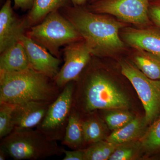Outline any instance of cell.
I'll use <instances>...</instances> for the list:
<instances>
[{"label": "cell", "instance_id": "277c9868", "mask_svg": "<svg viewBox=\"0 0 160 160\" xmlns=\"http://www.w3.org/2000/svg\"><path fill=\"white\" fill-rule=\"evenodd\" d=\"M1 149L16 160H37L64 153L57 141L47 137L38 129H14L2 139Z\"/></svg>", "mask_w": 160, "mask_h": 160}, {"label": "cell", "instance_id": "8fae6325", "mask_svg": "<svg viewBox=\"0 0 160 160\" xmlns=\"http://www.w3.org/2000/svg\"><path fill=\"white\" fill-rule=\"evenodd\" d=\"M20 41L26 50L30 67L53 80L60 69V58L52 54L46 48L26 34L22 37Z\"/></svg>", "mask_w": 160, "mask_h": 160}, {"label": "cell", "instance_id": "f1b7e54d", "mask_svg": "<svg viewBox=\"0 0 160 160\" xmlns=\"http://www.w3.org/2000/svg\"><path fill=\"white\" fill-rule=\"evenodd\" d=\"M7 153L6 152L3 150L2 149H0V160H5L6 159Z\"/></svg>", "mask_w": 160, "mask_h": 160}, {"label": "cell", "instance_id": "5bb4252c", "mask_svg": "<svg viewBox=\"0 0 160 160\" xmlns=\"http://www.w3.org/2000/svg\"><path fill=\"white\" fill-rule=\"evenodd\" d=\"M29 67L27 53L20 41L1 52L0 72H16L22 71Z\"/></svg>", "mask_w": 160, "mask_h": 160}, {"label": "cell", "instance_id": "44dd1931", "mask_svg": "<svg viewBox=\"0 0 160 160\" xmlns=\"http://www.w3.org/2000/svg\"><path fill=\"white\" fill-rule=\"evenodd\" d=\"M118 145L106 140L90 144L85 149L84 160H109Z\"/></svg>", "mask_w": 160, "mask_h": 160}, {"label": "cell", "instance_id": "4fadbf2b", "mask_svg": "<svg viewBox=\"0 0 160 160\" xmlns=\"http://www.w3.org/2000/svg\"><path fill=\"white\" fill-rule=\"evenodd\" d=\"M123 36L126 42L132 47L160 57V30L128 28L123 32Z\"/></svg>", "mask_w": 160, "mask_h": 160}, {"label": "cell", "instance_id": "30bf717a", "mask_svg": "<svg viewBox=\"0 0 160 160\" xmlns=\"http://www.w3.org/2000/svg\"><path fill=\"white\" fill-rule=\"evenodd\" d=\"M30 28L26 18L15 14L11 0H6L0 10V52H2L26 35Z\"/></svg>", "mask_w": 160, "mask_h": 160}, {"label": "cell", "instance_id": "d4e9b609", "mask_svg": "<svg viewBox=\"0 0 160 160\" xmlns=\"http://www.w3.org/2000/svg\"><path fill=\"white\" fill-rule=\"evenodd\" d=\"M65 157L63 160H84L85 149H74L72 151L64 149Z\"/></svg>", "mask_w": 160, "mask_h": 160}, {"label": "cell", "instance_id": "2e32d148", "mask_svg": "<svg viewBox=\"0 0 160 160\" xmlns=\"http://www.w3.org/2000/svg\"><path fill=\"white\" fill-rule=\"evenodd\" d=\"M95 112L83 114L86 115L85 118L81 116L84 140L86 145L89 146L106 139L108 136V127L106 123L98 115L95 114Z\"/></svg>", "mask_w": 160, "mask_h": 160}, {"label": "cell", "instance_id": "4316f807", "mask_svg": "<svg viewBox=\"0 0 160 160\" xmlns=\"http://www.w3.org/2000/svg\"><path fill=\"white\" fill-rule=\"evenodd\" d=\"M15 9L22 10L30 9L32 7L35 0H13Z\"/></svg>", "mask_w": 160, "mask_h": 160}, {"label": "cell", "instance_id": "8992f818", "mask_svg": "<svg viewBox=\"0 0 160 160\" xmlns=\"http://www.w3.org/2000/svg\"><path fill=\"white\" fill-rule=\"evenodd\" d=\"M121 67L122 74L130 81L137 92L149 126L160 115V80L149 78L127 62H122Z\"/></svg>", "mask_w": 160, "mask_h": 160}, {"label": "cell", "instance_id": "484cf974", "mask_svg": "<svg viewBox=\"0 0 160 160\" xmlns=\"http://www.w3.org/2000/svg\"><path fill=\"white\" fill-rule=\"evenodd\" d=\"M149 14L153 22L160 28V3L149 7Z\"/></svg>", "mask_w": 160, "mask_h": 160}, {"label": "cell", "instance_id": "7a4b0ae2", "mask_svg": "<svg viewBox=\"0 0 160 160\" xmlns=\"http://www.w3.org/2000/svg\"><path fill=\"white\" fill-rule=\"evenodd\" d=\"M62 9V14L78 32L93 55L105 56L124 49L119 35L122 23L80 6H67Z\"/></svg>", "mask_w": 160, "mask_h": 160}, {"label": "cell", "instance_id": "83f0119b", "mask_svg": "<svg viewBox=\"0 0 160 160\" xmlns=\"http://www.w3.org/2000/svg\"><path fill=\"white\" fill-rule=\"evenodd\" d=\"M73 3L74 6H81L86 3V0H69Z\"/></svg>", "mask_w": 160, "mask_h": 160}, {"label": "cell", "instance_id": "9a60e30c", "mask_svg": "<svg viewBox=\"0 0 160 160\" xmlns=\"http://www.w3.org/2000/svg\"><path fill=\"white\" fill-rule=\"evenodd\" d=\"M148 126L145 116L136 117L126 126L112 131L105 140L116 145L139 140L145 134Z\"/></svg>", "mask_w": 160, "mask_h": 160}, {"label": "cell", "instance_id": "d6986e66", "mask_svg": "<svg viewBox=\"0 0 160 160\" xmlns=\"http://www.w3.org/2000/svg\"><path fill=\"white\" fill-rule=\"evenodd\" d=\"M133 58L136 67L147 77L160 80V57L148 52L138 50Z\"/></svg>", "mask_w": 160, "mask_h": 160}, {"label": "cell", "instance_id": "e0dca14e", "mask_svg": "<svg viewBox=\"0 0 160 160\" xmlns=\"http://www.w3.org/2000/svg\"><path fill=\"white\" fill-rule=\"evenodd\" d=\"M62 144L73 150L83 149L86 145L81 114L72 107Z\"/></svg>", "mask_w": 160, "mask_h": 160}, {"label": "cell", "instance_id": "5b68a950", "mask_svg": "<svg viewBox=\"0 0 160 160\" xmlns=\"http://www.w3.org/2000/svg\"><path fill=\"white\" fill-rule=\"evenodd\" d=\"M26 35L58 58L62 46L83 40L74 26L59 10L52 12L41 22L30 27Z\"/></svg>", "mask_w": 160, "mask_h": 160}, {"label": "cell", "instance_id": "3957f363", "mask_svg": "<svg viewBox=\"0 0 160 160\" xmlns=\"http://www.w3.org/2000/svg\"><path fill=\"white\" fill-rule=\"evenodd\" d=\"M62 89L54 80L31 67L16 72H0V103L52 102Z\"/></svg>", "mask_w": 160, "mask_h": 160}, {"label": "cell", "instance_id": "7402d4cb", "mask_svg": "<svg viewBox=\"0 0 160 160\" xmlns=\"http://www.w3.org/2000/svg\"><path fill=\"white\" fill-rule=\"evenodd\" d=\"M142 153L141 142L136 140L118 145L109 160L137 159Z\"/></svg>", "mask_w": 160, "mask_h": 160}, {"label": "cell", "instance_id": "ffe728a7", "mask_svg": "<svg viewBox=\"0 0 160 160\" xmlns=\"http://www.w3.org/2000/svg\"><path fill=\"white\" fill-rule=\"evenodd\" d=\"M139 140L142 153L152 155L160 153V115L148 126Z\"/></svg>", "mask_w": 160, "mask_h": 160}, {"label": "cell", "instance_id": "52a82bcc", "mask_svg": "<svg viewBox=\"0 0 160 160\" xmlns=\"http://www.w3.org/2000/svg\"><path fill=\"white\" fill-rule=\"evenodd\" d=\"M74 87V81H72L64 87L49 106L42 121L37 126V129L50 139L57 142L64 139L72 108Z\"/></svg>", "mask_w": 160, "mask_h": 160}, {"label": "cell", "instance_id": "6da1fadb", "mask_svg": "<svg viewBox=\"0 0 160 160\" xmlns=\"http://www.w3.org/2000/svg\"><path fill=\"white\" fill-rule=\"evenodd\" d=\"M72 107L81 114L98 110L128 109L129 98L102 70L89 68L74 81Z\"/></svg>", "mask_w": 160, "mask_h": 160}, {"label": "cell", "instance_id": "603a6c76", "mask_svg": "<svg viewBox=\"0 0 160 160\" xmlns=\"http://www.w3.org/2000/svg\"><path fill=\"white\" fill-rule=\"evenodd\" d=\"M104 118L108 128L112 131L122 128L136 118L127 109L105 110Z\"/></svg>", "mask_w": 160, "mask_h": 160}, {"label": "cell", "instance_id": "ac0fdd59", "mask_svg": "<svg viewBox=\"0 0 160 160\" xmlns=\"http://www.w3.org/2000/svg\"><path fill=\"white\" fill-rule=\"evenodd\" d=\"M69 0H35L26 19L29 27L41 22L49 13L67 6Z\"/></svg>", "mask_w": 160, "mask_h": 160}, {"label": "cell", "instance_id": "9c48e42d", "mask_svg": "<svg viewBox=\"0 0 160 160\" xmlns=\"http://www.w3.org/2000/svg\"><path fill=\"white\" fill-rule=\"evenodd\" d=\"M64 54V65L53 79L57 86L62 89L79 77L91 61L92 55L84 40L66 46Z\"/></svg>", "mask_w": 160, "mask_h": 160}, {"label": "cell", "instance_id": "f546056e", "mask_svg": "<svg viewBox=\"0 0 160 160\" xmlns=\"http://www.w3.org/2000/svg\"><path fill=\"white\" fill-rule=\"evenodd\" d=\"M93 1V2H94L95 1H97V0H92Z\"/></svg>", "mask_w": 160, "mask_h": 160}, {"label": "cell", "instance_id": "ba28073f", "mask_svg": "<svg viewBox=\"0 0 160 160\" xmlns=\"http://www.w3.org/2000/svg\"><path fill=\"white\" fill-rule=\"evenodd\" d=\"M149 0H97L89 10L99 14H111L126 22L138 25L149 24Z\"/></svg>", "mask_w": 160, "mask_h": 160}, {"label": "cell", "instance_id": "7c38bea8", "mask_svg": "<svg viewBox=\"0 0 160 160\" xmlns=\"http://www.w3.org/2000/svg\"><path fill=\"white\" fill-rule=\"evenodd\" d=\"M52 103L33 101L16 105L12 112L14 129L37 127L45 117Z\"/></svg>", "mask_w": 160, "mask_h": 160}, {"label": "cell", "instance_id": "cb8c5ba5", "mask_svg": "<svg viewBox=\"0 0 160 160\" xmlns=\"http://www.w3.org/2000/svg\"><path fill=\"white\" fill-rule=\"evenodd\" d=\"M16 105L0 103V138L6 137L14 129L12 125V112Z\"/></svg>", "mask_w": 160, "mask_h": 160}]
</instances>
